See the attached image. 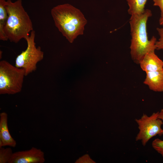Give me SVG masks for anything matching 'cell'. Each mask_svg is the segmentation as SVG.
<instances>
[{
    "label": "cell",
    "instance_id": "obj_13",
    "mask_svg": "<svg viewBox=\"0 0 163 163\" xmlns=\"http://www.w3.org/2000/svg\"><path fill=\"white\" fill-rule=\"evenodd\" d=\"M13 153L10 147L0 148V163H8Z\"/></svg>",
    "mask_w": 163,
    "mask_h": 163
},
{
    "label": "cell",
    "instance_id": "obj_18",
    "mask_svg": "<svg viewBox=\"0 0 163 163\" xmlns=\"http://www.w3.org/2000/svg\"><path fill=\"white\" fill-rule=\"evenodd\" d=\"M159 22L161 25H163V15L161 16L159 20Z\"/></svg>",
    "mask_w": 163,
    "mask_h": 163
},
{
    "label": "cell",
    "instance_id": "obj_8",
    "mask_svg": "<svg viewBox=\"0 0 163 163\" xmlns=\"http://www.w3.org/2000/svg\"><path fill=\"white\" fill-rule=\"evenodd\" d=\"M155 51L147 52L139 62L141 69L145 73L163 69V61L155 54Z\"/></svg>",
    "mask_w": 163,
    "mask_h": 163
},
{
    "label": "cell",
    "instance_id": "obj_11",
    "mask_svg": "<svg viewBox=\"0 0 163 163\" xmlns=\"http://www.w3.org/2000/svg\"><path fill=\"white\" fill-rule=\"evenodd\" d=\"M129 6L128 13L131 15L144 12L147 0H126Z\"/></svg>",
    "mask_w": 163,
    "mask_h": 163
},
{
    "label": "cell",
    "instance_id": "obj_1",
    "mask_svg": "<svg viewBox=\"0 0 163 163\" xmlns=\"http://www.w3.org/2000/svg\"><path fill=\"white\" fill-rule=\"evenodd\" d=\"M152 15L151 11L146 9L142 13L131 15L129 20L131 36L130 53L132 60L138 64L146 53L156 50V39L153 36L149 40L147 30L148 20Z\"/></svg>",
    "mask_w": 163,
    "mask_h": 163
},
{
    "label": "cell",
    "instance_id": "obj_3",
    "mask_svg": "<svg viewBox=\"0 0 163 163\" xmlns=\"http://www.w3.org/2000/svg\"><path fill=\"white\" fill-rule=\"evenodd\" d=\"M5 7L8 17L4 31L8 40L17 43L23 38L25 40L33 29L31 21L22 6V0L13 2L8 0Z\"/></svg>",
    "mask_w": 163,
    "mask_h": 163
},
{
    "label": "cell",
    "instance_id": "obj_6",
    "mask_svg": "<svg viewBox=\"0 0 163 163\" xmlns=\"http://www.w3.org/2000/svg\"><path fill=\"white\" fill-rule=\"evenodd\" d=\"M158 113L154 112L150 116L143 113L140 118L135 119L139 129L136 140L140 141L143 146L153 137L163 135L162 122L158 118Z\"/></svg>",
    "mask_w": 163,
    "mask_h": 163
},
{
    "label": "cell",
    "instance_id": "obj_15",
    "mask_svg": "<svg viewBox=\"0 0 163 163\" xmlns=\"http://www.w3.org/2000/svg\"><path fill=\"white\" fill-rule=\"evenodd\" d=\"M160 27L157 28L159 36V39L155 43L156 50H163V25Z\"/></svg>",
    "mask_w": 163,
    "mask_h": 163
},
{
    "label": "cell",
    "instance_id": "obj_17",
    "mask_svg": "<svg viewBox=\"0 0 163 163\" xmlns=\"http://www.w3.org/2000/svg\"><path fill=\"white\" fill-rule=\"evenodd\" d=\"M158 118L162 120L163 125V108L161 109L160 111H159Z\"/></svg>",
    "mask_w": 163,
    "mask_h": 163
},
{
    "label": "cell",
    "instance_id": "obj_14",
    "mask_svg": "<svg viewBox=\"0 0 163 163\" xmlns=\"http://www.w3.org/2000/svg\"><path fill=\"white\" fill-rule=\"evenodd\" d=\"M152 145L153 149L163 157V140L155 139L152 142Z\"/></svg>",
    "mask_w": 163,
    "mask_h": 163
},
{
    "label": "cell",
    "instance_id": "obj_16",
    "mask_svg": "<svg viewBox=\"0 0 163 163\" xmlns=\"http://www.w3.org/2000/svg\"><path fill=\"white\" fill-rule=\"evenodd\" d=\"M154 5L158 7L160 10L161 16L163 15V0H153Z\"/></svg>",
    "mask_w": 163,
    "mask_h": 163
},
{
    "label": "cell",
    "instance_id": "obj_4",
    "mask_svg": "<svg viewBox=\"0 0 163 163\" xmlns=\"http://www.w3.org/2000/svg\"><path fill=\"white\" fill-rule=\"evenodd\" d=\"M24 69L14 66L5 60L0 62V94H14L22 90Z\"/></svg>",
    "mask_w": 163,
    "mask_h": 163
},
{
    "label": "cell",
    "instance_id": "obj_12",
    "mask_svg": "<svg viewBox=\"0 0 163 163\" xmlns=\"http://www.w3.org/2000/svg\"><path fill=\"white\" fill-rule=\"evenodd\" d=\"M6 1L5 0H0V40L3 41L8 40L4 31L8 17L5 7Z\"/></svg>",
    "mask_w": 163,
    "mask_h": 163
},
{
    "label": "cell",
    "instance_id": "obj_7",
    "mask_svg": "<svg viewBox=\"0 0 163 163\" xmlns=\"http://www.w3.org/2000/svg\"><path fill=\"white\" fill-rule=\"evenodd\" d=\"M45 161L44 152L32 147L28 150L14 152L8 163H43Z\"/></svg>",
    "mask_w": 163,
    "mask_h": 163
},
{
    "label": "cell",
    "instance_id": "obj_2",
    "mask_svg": "<svg viewBox=\"0 0 163 163\" xmlns=\"http://www.w3.org/2000/svg\"><path fill=\"white\" fill-rule=\"evenodd\" d=\"M51 13L55 26L70 43L83 34L87 20L79 9L67 3L53 7Z\"/></svg>",
    "mask_w": 163,
    "mask_h": 163
},
{
    "label": "cell",
    "instance_id": "obj_5",
    "mask_svg": "<svg viewBox=\"0 0 163 163\" xmlns=\"http://www.w3.org/2000/svg\"><path fill=\"white\" fill-rule=\"evenodd\" d=\"M35 37V32L33 30L25 39L27 43L26 49L18 55L15 59V66L24 69L25 76L35 71L37 63L43 58L44 53L40 47L36 46Z\"/></svg>",
    "mask_w": 163,
    "mask_h": 163
},
{
    "label": "cell",
    "instance_id": "obj_10",
    "mask_svg": "<svg viewBox=\"0 0 163 163\" xmlns=\"http://www.w3.org/2000/svg\"><path fill=\"white\" fill-rule=\"evenodd\" d=\"M145 73L144 84L153 91L163 92V69Z\"/></svg>",
    "mask_w": 163,
    "mask_h": 163
},
{
    "label": "cell",
    "instance_id": "obj_9",
    "mask_svg": "<svg viewBox=\"0 0 163 163\" xmlns=\"http://www.w3.org/2000/svg\"><path fill=\"white\" fill-rule=\"evenodd\" d=\"M8 115L5 112L0 114V148L5 146L14 148L16 141L10 134L8 125Z\"/></svg>",
    "mask_w": 163,
    "mask_h": 163
}]
</instances>
